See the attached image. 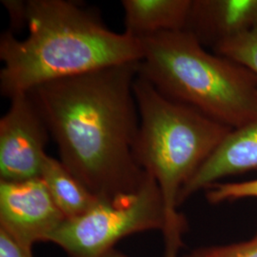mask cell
<instances>
[{
  "instance_id": "cell-1",
  "label": "cell",
  "mask_w": 257,
  "mask_h": 257,
  "mask_svg": "<svg viewBox=\"0 0 257 257\" xmlns=\"http://www.w3.org/2000/svg\"><path fill=\"white\" fill-rule=\"evenodd\" d=\"M138 62L40 85L28 92L60 161L99 200L138 190L147 177L135 157Z\"/></svg>"
},
{
  "instance_id": "cell-2",
  "label": "cell",
  "mask_w": 257,
  "mask_h": 257,
  "mask_svg": "<svg viewBox=\"0 0 257 257\" xmlns=\"http://www.w3.org/2000/svg\"><path fill=\"white\" fill-rule=\"evenodd\" d=\"M28 37L0 36V91L7 98L46 83L139 62V39L107 27L80 2L28 0Z\"/></svg>"
},
{
  "instance_id": "cell-3",
  "label": "cell",
  "mask_w": 257,
  "mask_h": 257,
  "mask_svg": "<svg viewBox=\"0 0 257 257\" xmlns=\"http://www.w3.org/2000/svg\"><path fill=\"white\" fill-rule=\"evenodd\" d=\"M134 92L140 120L135 157L161 191L164 257H178L187 230V220L178 211L180 193L233 128L167 98L138 74Z\"/></svg>"
},
{
  "instance_id": "cell-4",
  "label": "cell",
  "mask_w": 257,
  "mask_h": 257,
  "mask_svg": "<svg viewBox=\"0 0 257 257\" xmlns=\"http://www.w3.org/2000/svg\"><path fill=\"white\" fill-rule=\"evenodd\" d=\"M139 40L138 74L162 95L230 128L257 119V78L247 68L210 54L185 30Z\"/></svg>"
},
{
  "instance_id": "cell-5",
  "label": "cell",
  "mask_w": 257,
  "mask_h": 257,
  "mask_svg": "<svg viewBox=\"0 0 257 257\" xmlns=\"http://www.w3.org/2000/svg\"><path fill=\"white\" fill-rule=\"evenodd\" d=\"M165 224V209L156 179L148 174L134 193L110 200H99L91 210L66 219L51 237L69 257H102L128 235L160 230Z\"/></svg>"
},
{
  "instance_id": "cell-6",
  "label": "cell",
  "mask_w": 257,
  "mask_h": 257,
  "mask_svg": "<svg viewBox=\"0 0 257 257\" xmlns=\"http://www.w3.org/2000/svg\"><path fill=\"white\" fill-rule=\"evenodd\" d=\"M50 132L28 92L10 98L0 119V181L40 178Z\"/></svg>"
},
{
  "instance_id": "cell-7",
  "label": "cell",
  "mask_w": 257,
  "mask_h": 257,
  "mask_svg": "<svg viewBox=\"0 0 257 257\" xmlns=\"http://www.w3.org/2000/svg\"><path fill=\"white\" fill-rule=\"evenodd\" d=\"M65 220L41 178L0 181V229L21 244L50 242Z\"/></svg>"
},
{
  "instance_id": "cell-8",
  "label": "cell",
  "mask_w": 257,
  "mask_h": 257,
  "mask_svg": "<svg viewBox=\"0 0 257 257\" xmlns=\"http://www.w3.org/2000/svg\"><path fill=\"white\" fill-rule=\"evenodd\" d=\"M257 28V0H192L185 31L214 49Z\"/></svg>"
},
{
  "instance_id": "cell-9",
  "label": "cell",
  "mask_w": 257,
  "mask_h": 257,
  "mask_svg": "<svg viewBox=\"0 0 257 257\" xmlns=\"http://www.w3.org/2000/svg\"><path fill=\"white\" fill-rule=\"evenodd\" d=\"M257 171V119L233 128L200 166L179 195V206L224 177Z\"/></svg>"
},
{
  "instance_id": "cell-10",
  "label": "cell",
  "mask_w": 257,
  "mask_h": 257,
  "mask_svg": "<svg viewBox=\"0 0 257 257\" xmlns=\"http://www.w3.org/2000/svg\"><path fill=\"white\" fill-rule=\"evenodd\" d=\"M192 0H123L125 34L141 39L161 32L183 31Z\"/></svg>"
},
{
  "instance_id": "cell-11",
  "label": "cell",
  "mask_w": 257,
  "mask_h": 257,
  "mask_svg": "<svg viewBox=\"0 0 257 257\" xmlns=\"http://www.w3.org/2000/svg\"><path fill=\"white\" fill-rule=\"evenodd\" d=\"M40 178L66 219L82 215L99 201L60 160L52 156H45Z\"/></svg>"
},
{
  "instance_id": "cell-12",
  "label": "cell",
  "mask_w": 257,
  "mask_h": 257,
  "mask_svg": "<svg viewBox=\"0 0 257 257\" xmlns=\"http://www.w3.org/2000/svg\"><path fill=\"white\" fill-rule=\"evenodd\" d=\"M212 51L244 66L257 78V28L222 42Z\"/></svg>"
},
{
  "instance_id": "cell-13",
  "label": "cell",
  "mask_w": 257,
  "mask_h": 257,
  "mask_svg": "<svg viewBox=\"0 0 257 257\" xmlns=\"http://www.w3.org/2000/svg\"><path fill=\"white\" fill-rule=\"evenodd\" d=\"M205 191L208 202L213 205L243 198H257V179L243 182H217Z\"/></svg>"
},
{
  "instance_id": "cell-14",
  "label": "cell",
  "mask_w": 257,
  "mask_h": 257,
  "mask_svg": "<svg viewBox=\"0 0 257 257\" xmlns=\"http://www.w3.org/2000/svg\"><path fill=\"white\" fill-rule=\"evenodd\" d=\"M184 257H257V232L246 241L194 248Z\"/></svg>"
},
{
  "instance_id": "cell-15",
  "label": "cell",
  "mask_w": 257,
  "mask_h": 257,
  "mask_svg": "<svg viewBox=\"0 0 257 257\" xmlns=\"http://www.w3.org/2000/svg\"><path fill=\"white\" fill-rule=\"evenodd\" d=\"M1 2L9 14V32L16 35L17 32L27 27L28 1L3 0Z\"/></svg>"
},
{
  "instance_id": "cell-16",
  "label": "cell",
  "mask_w": 257,
  "mask_h": 257,
  "mask_svg": "<svg viewBox=\"0 0 257 257\" xmlns=\"http://www.w3.org/2000/svg\"><path fill=\"white\" fill-rule=\"evenodd\" d=\"M0 257H34L32 248L21 244L0 229Z\"/></svg>"
},
{
  "instance_id": "cell-17",
  "label": "cell",
  "mask_w": 257,
  "mask_h": 257,
  "mask_svg": "<svg viewBox=\"0 0 257 257\" xmlns=\"http://www.w3.org/2000/svg\"><path fill=\"white\" fill-rule=\"evenodd\" d=\"M102 257H128L127 255H125V254H123L122 252H120L118 250H116V249H111L110 251H109L108 253H106L104 256Z\"/></svg>"
}]
</instances>
